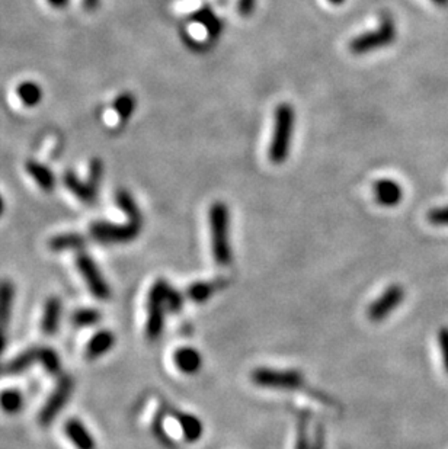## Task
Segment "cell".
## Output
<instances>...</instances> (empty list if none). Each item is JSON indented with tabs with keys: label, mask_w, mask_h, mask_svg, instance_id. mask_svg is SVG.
Here are the masks:
<instances>
[{
	"label": "cell",
	"mask_w": 448,
	"mask_h": 449,
	"mask_svg": "<svg viewBox=\"0 0 448 449\" xmlns=\"http://www.w3.org/2000/svg\"><path fill=\"white\" fill-rule=\"evenodd\" d=\"M209 230H212L213 256L217 265L229 266L232 262L230 246V213L224 202H214L208 211Z\"/></svg>",
	"instance_id": "cell-1"
},
{
	"label": "cell",
	"mask_w": 448,
	"mask_h": 449,
	"mask_svg": "<svg viewBox=\"0 0 448 449\" xmlns=\"http://www.w3.org/2000/svg\"><path fill=\"white\" fill-rule=\"evenodd\" d=\"M296 115L294 109L288 104H281L275 109L272 142L270 144V160L274 164H281L287 160L291 144V135L294 130Z\"/></svg>",
	"instance_id": "cell-2"
},
{
	"label": "cell",
	"mask_w": 448,
	"mask_h": 449,
	"mask_svg": "<svg viewBox=\"0 0 448 449\" xmlns=\"http://www.w3.org/2000/svg\"><path fill=\"white\" fill-rule=\"evenodd\" d=\"M398 38V28L395 19L390 15H384L377 30L364 32L349 43V51L355 55L368 54L371 51L390 47Z\"/></svg>",
	"instance_id": "cell-3"
},
{
	"label": "cell",
	"mask_w": 448,
	"mask_h": 449,
	"mask_svg": "<svg viewBox=\"0 0 448 449\" xmlns=\"http://www.w3.org/2000/svg\"><path fill=\"white\" fill-rule=\"evenodd\" d=\"M143 222L129 221L127 224H112L96 221L91 226V234L101 243H129L142 231Z\"/></svg>",
	"instance_id": "cell-4"
},
{
	"label": "cell",
	"mask_w": 448,
	"mask_h": 449,
	"mask_svg": "<svg viewBox=\"0 0 448 449\" xmlns=\"http://www.w3.org/2000/svg\"><path fill=\"white\" fill-rule=\"evenodd\" d=\"M252 381L263 388L297 390L303 387L304 378L301 372L294 370L278 371L270 368H256L254 372H252Z\"/></svg>",
	"instance_id": "cell-5"
},
{
	"label": "cell",
	"mask_w": 448,
	"mask_h": 449,
	"mask_svg": "<svg viewBox=\"0 0 448 449\" xmlns=\"http://www.w3.org/2000/svg\"><path fill=\"white\" fill-rule=\"evenodd\" d=\"M75 388V381L72 376L64 375L60 378V381L57 384V387L54 388L53 394L48 397V400L46 401L44 407L41 409L39 414H38V422L41 426H50L55 417L59 416V413L64 409V405L67 404L70 396H72Z\"/></svg>",
	"instance_id": "cell-6"
},
{
	"label": "cell",
	"mask_w": 448,
	"mask_h": 449,
	"mask_svg": "<svg viewBox=\"0 0 448 449\" xmlns=\"http://www.w3.org/2000/svg\"><path fill=\"white\" fill-rule=\"evenodd\" d=\"M76 265L93 296L101 301H106L111 297V288L95 260L86 254H79L76 258Z\"/></svg>",
	"instance_id": "cell-7"
},
{
	"label": "cell",
	"mask_w": 448,
	"mask_h": 449,
	"mask_svg": "<svg viewBox=\"0 0 448 449\" xmlns=\"http://www.w3.org/2000/svg\"><path fill=\"white\" fill-rule=\"evenodd\" d=\"M13 300H15V285L9 279H2L0 280V355L5 352L8 345V329Z\"/></svg>",
	"instance_id": "cell-8"
},
{
	"label": "cell",
	"mask_w": 448,
	"mask_h": 449,
	"mask_svg": "<svg viewBox=\"0 0 448 449\" xmlns=\"http://www.w3.org/2000/svg\"><path fill=\"white\" fill-rule=\"evenodd\" d=\"M404 298V291L400 285L389 287L382 296L377 298L368 308V317L373 321H380L391 314Z\"/></svg>",
	"instance_id": "cell-9"
},
{
	"label": "cell",
	"mask_w": 448,
	"mask_h": 449,
	"mask_svg": "<svg viewBox=\"0 0 448 449\" xmlns=\"http://www.w3.org/2000/svg\"><path fill=\"white\" fill-rule=\"evenodd\" d=\"M147 325H146V336L149 341H158L163 332L165 313L166 308L155 291L149 292L147 301Z\"/></svg>",
	"instance_id": "cell-10"
},
{
	"label": "cell",
	"mask_w": 448,
	"mask_h": 449,
	"mask_svg": "<svg viewBox=\"0 0 448 449\" xmlns=\"http://www.w3.org/2000/svg\"><path fill=\"white\" fill-rule=\"evenodd\" d=\"M373 193L377 204H380L382 207L386 208L396 207L403 200V188L400 187V184H398V182L393 179H387V178L374 182Z\"/></svg>",
	"instance_id": "cell-11"
},
{
	"label": "cell",
	"mask_w": 448,
	"mask_h": 449,
	"mask_svg": "<svg viewBox=\"0 0 448 449\" xmlns=\"http://www.w3.org/2000/svg\"><path fill=\"white\" fill-rule=\"evenodd\" d=\"M169 412L176 422L179 423L180 432H182V434H184L187 442H197L203 437L204 426L197 416H194L191 413L179 412V410H171V409H169Z\"/></svg>",
	"instance_id": "cell-12"
},
{
	"label": "cell",
	"mask_w": 448,
	"mask_h": 449,
	"mask_svg": "<svg viewBox=\"0 0 448 449\" xmlns=\"http://www.w3.org/2000/svg\"><path fill=\"white\" fill-rule=\"evenodd\" d=\"M64 432L67 438L77 449H96V442L91 432L86 429L80 420L68 419L64 425Z\"/></svg>",
	"instance_id": "cell-13"
},
{
	"label": "cell",
	"mask_w": 448,
	"mask_h": 449,
	"mask_svg": "<svg viewBox=\"0 0 448 449\" xmlns=\"http://www.w3.org/2000/svg\"><path fill=\"white\" fill-rule=\"evenodd\" d=\"M174 362L176 368L188 375H194L203 367V358L198 350L194 347H180L174 354Z\"/></svg>",
	"instance_id": "cell-14"
},
{
	"label": "cell",
	"mask_w": 448,
	"mask_h": 449,
	"mask_svg": "<svg viewBox=\"0 0 448 449\" xmlns=\"http://www.w3.org/2000/svg\"><path fill=\"white\" fill-rule=\"evenodd\" d=\"M63 314V303L59 297H51L47 300L44 307L43 321H41V330L46 336H53L59 329L60 318Z\"/></svg>",
	"instance_id": "cell-15"
},
{
	"label": "cell",
	"mask_w": 448,
	"mask_h": 449,
	"mask_svg": "<svg viewBox=\"0 0 448 449\" xmlns=\"http://www.w3.org/2000/svg\"><path fill=\"white\" fill-rule=\"evenodd\" d=\"M114 345H115L114 333L111 330H100L89 341L85 355L89 361H95L105 355L106 352H109V350L114 347Z\"/></svg>",
	"instance_id": "cell-16"
},
{
	"label": "cell",
	"mask_w": 448,
	"mask_h": 449,
	"mask_svg": "<svg viewBox=\"0 0 448 449\" xmlns=\"http://www.w3.org/2000/svg\"><path fill=\"white\" fill-rule=\"evenodd\" d=\"M64 185L72 192L77 200L85 204H93L96 200L97 191L89 184V182H82L73 172L64 173Z\"/></svg>",
	"instance_id": "cell-17"
},
{
	"label": "cell",
	"mask_w": 448,
	"mask_h": 449,
	"mask_svg": "<svg viewBox=\"0 0 448 449\" xmlns=\"http://www.w3.org/2000/svg\"><path fill=\"white\" fill-rule=\"evenodd\" d=\"M38 362V346L25 350L17 358H13L5 365H0V375H18L25 372L28 368Z\"/></svg>",
	"instance_id": "cell-18"
},
{
	"label": "cell",
	"mask_w": 448,
	"mask_h": 449,
	"mask_svg": "<svg viewBox=\"0 0 448 449\" xmlns=\"http://www.w3.org/2000/svg\"><path fill=\"white\" fill-rule=\"evenodd\" d=\"M151 291H155L158 294L166 308V312L178 313L182 308V304H184V298H182L180 294L172 285L167 284L165 279L156 280L155 285L151 287Z\"/></svg>",
	"instance_id": "cell-19"
},
{
	"label": "cell",
	"mask_w": 448,
	"mask_h": 449,
	"mask_svg": "<svg viewBox=\"0 0 448 449\" xmlns=\"http://www.w3.org/2000/svg\"><path fill=\"white\" fill-rule=\"evenodd\" d=\"M226 287V280L216 279V280H204V283H195L188 287L187 296L194 303H205L209 297Z\"/></svg>",
	"instance_id": "cell-20"
},
{
	"label": "cell",
	"mask_w": 448,
	"mask_h": 449,
	"mask_svg": "<svg viewBox=\"0 0 448 449\" xmlns=\"http://www.w3.org/2000/svg\"><path fill=\"white\" fill-rule=\"evenodd\" d=\"M25 169H26L28 175H30L37 182V185L41 189H44L47 192L54 189L55 178H54L53 172L48 169V167H46L44 164H41L38 162L30 160V162H26Z\"/></svg>",
	"instance_id": "cell-21"
},
{
	"label": "cell",
	"mask_w": 448,
	"mask_h": 449,
	"mask_svg": "<svg viewBox=\"0 0 448 449\" xmlns=\"http://www.w3.org/2000/svg\"><path fill=\"white\" fill-rule=\"evenodd\" d=\"M85 245H86L85 237H82L80 234H76V233H66V234L54 236L48 242V247L53 251L72 250V249L77 250V249H82Z\"/></svg>",
	"instance_id": "cell-22"
},
{
	"label": "cell",
	"mask_w": 448,
	"mask_h": 449,
	"mask_svg": "<svg viewBox=\"0 0 448 449\" xmlns=\"http://www.w3.org/2000/svg\"><path fill=\"white\" fill-rule=\"evenodd\" d=\"M24 407V396L17 388H6L0 392V409L8 414H15Z\"/></svg>",
	"instance_id": "cell-23"
},
{
	"label": "cell",
	"mask_w": 448,
	"mask_h": 449,
	"mask_svg": "<svg viewBox=\"0 0 448 449\" xmlns=\"http://www.w3.org/2000/svg\"><path fill=\"white\" fill-rule=\"evenodd\" d=\"M18 97L25 106H35L43 99V89L35 82H24L17 89Z\"/></svg>",
	"instance_id": "cell-24"
},
{
	"label": "cell",
	"mask_w": 448,
	"mask_h": 449,
	"mask_svg": "<svg viewBox=\"0 0 448 449\" xmlns=\"http://www.w3.org/2000/svg\"><path fill=\"white\" fill-rule=\"evenodd\" d=\"M117 204L122 209L124 214L129 217V221H137V222H143V216L140 213V209L134 201L133 196L127 191H118L117 192Z\"/></svg>",
	"instance_id": "cell-25"
},
{
	"label": "cell",
	"mask_w": 448,
	"mask_h": 449,
	"mask_svg": "<svg viewBox=\"0 0 448 449\" xmlns=\"http://www.w3.org/2000/svg\"><path fill=\"white\" fill-rule=\"evenodd\" d=\"M38 362L51 375H59L62 372V362L55 350L46 346H38Z\"/></svg>",
	"instance_id": "cell-26"
},
{
	"label": "cell",
	"mask_w": 448,
	"mask_h": 449,
	"mask_svg": "<svg viewBox=\"0 0 448 449\" xmlns=\"http://www.w3.org/2000/svg\"><path fill=\"white\" fill-rule=\"evenodd\" d=\"M102 314L100 310L95 308H77L72 314V325L75 327H92L101 321Z\"/></svg>",
	"instance_id": "cell-27"
},
{
	"label": "cell",
	"mask_w": 448,
	"mask_h": 449,
	"mask_svg": "<svg viewBox=\"0 0 448 449\" xmlns=\"http://www.w3.org/2000/svg\"><path fill=\"white\" fill-rule=\"evenodd\" d=\"M309 423H310V413L301 412L297 417V441L296 449H310L312 441L309 437Z\"/></svg>",
	"instance_id": "cell-28"
},
{
	"label": "cell",
	"mask_w": 448,
	"mask_h": 449,
	"mask_svg": "<svg viewBox=\"0 0 448 449\" xmlns=\"http://www.w3.org/2000/svg\"><path fill=\"white\" fill-rule=\"evenodd\" d=\"M134 109H136V97L133 93L125 92L120 95L114 102V111L122 121H127L129 118H131Z\"/></svg>",
	"instance_id": "cell-29"
},
{
	"label": "cell",
	"mask_w": 448,
	"mask_h": 449,
	"mask_svg": "<svg viewBox=\"0 0 448 449\" xmlns=\"http://www.w3.org/2000/svg\"><path fill=\"white\" fill-rule=\"evenodd\" d=\"M198 22H201L203 25H205L207 31L209 35L217 37L220 34L221 30V23L218 22V19L214 17V13H212L209 10H200V13L197 15Z\"/></svg>",
	"instance_id": "cell-30"
},
{
	"label": "cell",
	"mask_w": 448,
	"mask_h": 449,
	"mask_svg": "<svg viewBox=\"0 0 448 449\" xmlns=\"http://www.w3.org/2000/svg\"><path fill=\"white\" fill-rule=\"evenodd\" d=\"M428 221L433 226H448V205L431 209L428 213Z\"/></svg>",
	"instance_id": "cell-31"
},
{
	"label": "cell",
	"mask_w": 448,
	"mask_h": 449,
	"mask_svg": "<svg viewBox=\"0 0 448 449\" xmlns=\"http://www.w3.org/2000/svg\"><path fill=\"white\" fill-rule=\"evenodd\" d=\"M102 173H104L102 162L97 160V159H93V162L91 164V172H89L88 182L96 191H97V188H100V182L102 179Z\"/></svg>",
	"instance_id": "cell-32"
},
{
	"label": "cell",
	"mask_w": 448,
	"mask_h": 449,
	"mask_svg": "<svg viewBox=\"0 0 448 449\" xmlns=\"http://www.w3.org/2000/svg\"><path fill=\"white\" fill-rule=\"evenodd\" d=\"M310 449H325V429L321 423H319L315 429Z\"/></svg>",
	"instance_id": "cell-33"
},
{
	"label": "cell",
	"mask_w": 448,
	"mask_h": 449,
	"mask_svg": "<svg viewBox=\"0 0 448 449\" xmlns=\"http://www.w3.org/2000/svg\"><path fill=\"white\" fill-rule=\"evenodd\" d=\"M440 349H441V355H442V361H444V367L448 372V329H442L440 332Z\"/></svg>",
	"instance_id": "cell-34"
},
{
	"label": "cell",
	"mask_w": 448,
	"mask_h": 449,
	"mask_svg": "<svg viewBox=\"0 0 448 449\" xmlns=\"http://www.w3.org/2000/svg\"><path fill=\"white\" fill-rule=\"evenodd\" d=\"M255 3L256 0H239V2H237V10H239L242 17H250L252 13H254Z\"/></svg>",
	"instance_id": "cell-35"
},
{
	"label": "cell",
	"mask_w": 448,
	"mask_h": 449,
	"mask_svg": "<svg viewBox=\"0 0 448 449\" xmlns=\"http://www.w3.org/2000/svg\"><path fill=\"white\" fill-rule=\"evenodd\" d=\"M47 2L54 8H64L68 5L70 0H47Z\"/></svg>",
	"instance_id": "cell-36"
},
{
	"label": "cell",
	"mask_w": 448,
	"mask_h": 449,
	"mask_svg": "<svg viewBox=\"0 0 448 449\" xmlns=\"http://www.w3.org/2000/svg\"><path fill=\"white\" fill-rule=\"evenodd\" d=\"M433 5H437L440 8H447L448 6V0H431Z\"/></svg>",
	"instance_id": "cell-37"
},
{
	"label": "cell",
	"mask_w": 448,
	"mask_h": 449,
	"mask_svg": "<svg viewBox=\"0 0 448 449\" xmlns=\"http://www.w3.org/2000/svg\"><path fill=\"white\" fill-rule=\"evenodd\" d=\"M5 205H6V202L3 200V196L0 195V216H2L5 213Z\"/></svg>",
	"instance_id": "cell-38"
},
{
	"label": "cell",
	"mask_w": 448,
	"mask_h": 449,
	"mask_svg": "<svg viewBox=\"0 0 448 449\" xmlns=\"http://www.w3.org/2000/svg\"><path fill=\"white\" fill-rule=\"evenodd\" d=\"M328 2L333 6H339V5H344L345 3V0H328Z\"/></svg>",
	"instance_id": "cell-39"
}]
</instances>
